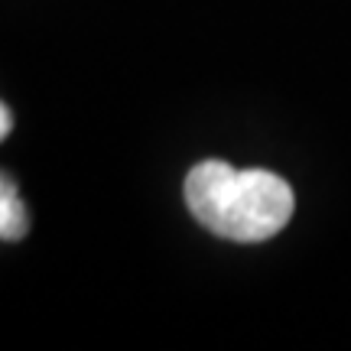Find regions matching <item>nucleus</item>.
Returning a JSON list of instances; mask_svg holds the SVG:
<instances>
[{"label": "nucleus", "instance_id": "nucleus-2", "mask_svg": "<svg viewBox=\"0 0 351 351\" xmlns=\"http://www.w3.org/2000/svg\"><path fill=\"white\" fill-rule=\"evenodd\" d=\"M29 231V212L7 173H0V241H23Z\"/></svg>", "mask_w": 351, "mask_h": 351}, {"label": "nucleus", "instance_id": "nucleus-1", "mask_svg": "<svg viewBox=\"0 0 351 351\" xmlns=\"http://www.w3.org/2000/svg\"><path fill=\"white\" fill-rule=\"evenodd\" d=\"M186 202L202 228L238 244L270 241L296 208L287 179L267 169H234L221 160H205L186 176Z\"/></svg>", "mask_w": 351, "mask_h": 351}, {"label": "nucleus", "instance_id": "nucleus-3", "mask_svg": "<svg viewBox=\"0 0 351 351\" xmlns=\"http://www.w3.org/2000/svg\"><path fill=\"white\" fill-rule=\"evenodd\" d=\"M10 130H13V114H10V108L0 101V143L10 137Z\"/></svg>", "mask_w": 351, "mask_h": 351}]
</instances>
